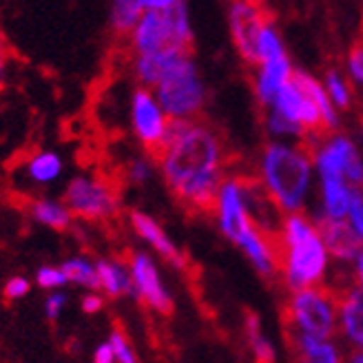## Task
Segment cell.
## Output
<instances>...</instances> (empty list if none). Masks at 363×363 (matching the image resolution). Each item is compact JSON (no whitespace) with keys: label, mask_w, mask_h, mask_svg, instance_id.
I'll return each mask as SVG.
<instances>
[{"label":"cell","mask_w":363,"mask_h":363,"mask_svg":"<svg viewBox=\"0 0 363 363\" xmlns=\"http://www.w3.org/2000/svg\"><path fill=\"white\" fill-rule=\"evenodd\" d=\"M131 279H133V295L142 297L155 311L169 315L173 311V301L169 290L160 279L157 266L147 252H135L131 259Z\"/></svg>","instance_id":"cell-13"},{"label":"cell","mask_w":363,"mask_h":363,"mask_svg":"<svg viewBox=\"0 0 363 363\" xmlns=\"http://www.w3.org/2000/svg\"><path fill=\"white\" fill-rule=\"evenodd\" d=\"M270 21V13H266L262 7L244 3V0H233L228 7V25L233 45L238 49L244 62L257 67L259 65V53L257 43L262 27Z\"/></svg>","instance_id":"cell-9"},{"label":"cell","mask_w":363,"mask_h":363,"mask_svg":"<svg viewBox=\"0 0 363 363\" xmlns=\"http://www.w3.org/2000/svg\"><path fill=\"white\" fill-rule=\"evenodd\" d=\"M288 315L293 328L301 335L330 339L337 328V303L317 286L295 290L288 303Z\"/></svg>","instance_id":"cell-6"},{"label":"cell","mask_w":363,"mask_h":363,"mask_svg":"<svg viewBox=\"0 0 363 363\" xmlns=\"http://www.w3.org/2000/svg\"><path fill=\"white\" fill-rule=\"evenodd\" d=\"M244 3H250V5H257V7H262V5H264V0H244Z\"/></svg>","instance_id":"cell-44"},{"label":"cell","mask_w":363,"mask_h":363,"mask_svg":"<svg viewBox=\"0 0 363 363\" xmlns=\"http://www.w3.org/2000/svg\"><path fill=\"white\" fill-rule=\"evenodd\" d=\"M317 228L325 248H328V255H333L339 262H354L357 255L363 250V242L359 240V235L352 230V226L346 220L319 217Z\"/></svg>","instance_id":"cell-14"},{"label":"cell","mask_w":363,"mask_h":363,"mask_svg":"<svg viewBox=\"0 0 363 363\" xmlns=\"http://www.w3.org/2000/svg\"><path fill=\"white\" fill-rule=\"evenodd\" d=\"M113 348H111V343H102V346L96 350L94 354V363H113Z\"/></svg>","instance_id":"cell-38"},{"label":"cell","mask_w":363,"mask_h":363,"mask_svg":"<svg viewBox=\"0 0 363 363\" xmlns=\"http://www.w3.org/2000/svg\"><path fill=\"white\" fill-rule=\"evenodd\" d=\"M290 78H293V65H290L286 53L279 58H270V60L259 62L257 74H255V96H257L259 104L270 106L275 102L281 86L286 82H290Z\"/></svg>","instance_id":"cell-15"},{"label":"cell","mask_w":363,"mask_h":363,"mask_svg":"<svg viewBox=\"0 0 363 363\" xmlns=\"http://www.w3.org/2000/svg\"><path fill=\"white\" fill-rule=\"evenodd\" d=\"M257 53H259V62L270 60V58H279V56H284V53H286L279 33L275 29V23H272V18L262 27L259 43H257Z\"/></svg>","instance_id":"cell-28"},{"label":"cell","mask_w":363,"mask_h":363,"mask_svg":"<svg viewBox=\"0 0 363 363\" xmlns=\"http://www.w3.org/2000/svg\"><path fill=\"white\" fill-rule=\"evenodd\" d=\"M186 51H153V53H140L133 56V74L140 82V86H149L153 89L160 78L164 76V71Z\"/></svg>","instance_id":"cell-19"},{"label":"cell","mask_w":363,"mask_h":363,"mask_svg":"<svg viewBox=\"0 0 363 363\" xmlns=\"http://www.w3.org/2000/svg\"><path fill=\"white\" fill-rule=\"evenodd\" d=\"M268 108H275V111H279L281 116L295 120L297 124L303 126L306 133H311L315 138H323V133H325V126H323L317 104L308 98V94L293 78L281 86L275 102H272Z\"/></svg>","instance_id":"cell-12"},{"label":"cell","mask_w":363,"mask_h":363,"mask_svg":"<svg viewBox=\"0 0 363 363\" xmlns=\"http://www.w3.org/2000/svg\"><path fill=\"white\" fill-rule=\"evenodd\" d=\"M102 308V297H98V295H86L84 299H82V311L84 313H98Z\"/></svg>","instance_id":"cell-39"},{"label":"cell","mask_w":363,"mask_h":363,"mask_svg":"<svg viewBox=\"0 0 363 363\" xmlns=\"http://www.w3.org/2000/svg\"><path fill=\"white\" fill-rule=\"evenodd\" d=\"M157 162L169 189L193 211H215V197L224 182V144L195 118L171 120Z\"/></svg>","instance_id":"cell-1"},{"label":"cell","mask_w":363,"mask_h":363,"mask_svg":"<svg viewBox=\"0 0 363 363\" xmlns=\"http://www.w3.org/2000/svg\"><path fill=\"white\" fill-rule=\"evenodd\" d=\"M171 118L164 113V108L157 102L153 89L140 86L131 98V124L133 133L142 142V147L157 155L167 138Z\"/></svg>","instance_id":"cell-8"},{"label":"cell","mask_w":363,"mask_h":363,"mask_svg":"<svg viewBox=\"0 0 363 363\" xmlns=\"http://www.w3.org/2000/svg\"><path fill=\"white\" fill-rule=\"evenodd\" d=\"M179 0H142V9L149 11V9H169L173 7Z\"/></svg>","instance_id":"cell-40"},{"label":"cell","mask_w":363,"mask_h":363,"mask_svg":"<svg viewBox=\"0 0 363 363\" xmlns=\"http://www.w3.org/2000/svg\"><path fill=\"white\" fill-rule=\"evenodd\" d=\"M126 175H129V182H133V184H147V182L151 179V175H153V167H151V162L147 157H138L129 164Z\"/></svg>","instance_id":"cell-32"},{"label":"cell","mask_w":363,"mask_h":363,"mask_svg":"<svg viewBox=\"0 0 363 363\" xmlns=\"http://www.w3.org/2000/svg\"><path fill=\"white\" fill-rule=\"evenodd\" d=\"M5 67H7V40L5 33L0 31V82L5 78Z\"/></svg>","instance_id":"cell-41"},{"label":"cell","mask_w":363,"mask_h":363,"mask_svg":"<svg viewBox=\"0 0 363 363\" xmlns=\"http://www.w3.org/2000/svg\"><path fill=\"white\" fill-rule=\"evenodd\" d=\"M131 33L133 56L153 51H186L193 47V29L186 0H179L169 9H149L144 11Z\"/></svg>","instance_id":"cell-4"},{"label":"cell","mask_w":363,"mask_h":363,"mask_svg":"<svg viewBox=\"0 0 363 363\" xmlns=\"http://www.w3.org/2000/svg\"><path fill=\"white\" fill-rule=\"evenodd\" d=\"M279 270L293 290L317 286L328 270L325 248L317 224L301 213H288L279 230Z\"/></svg>","instance_id":"cell-2"},{"label":"cell","mask_w":363,"mask_h":363,"mask_svg":"<svg viewBox=\"0 0 363 363\" xmlns=\"http://www.w3.org/2000/svg\"><path fill=\"white\" fill-rule=\"evenodd\" d=\"M65 204L82 220H106L118 211V195L104 179L78 175L67 184Z\"/></svg>","instance_id":"cell-7"},{"label":"cell","mask_w":363,"mask_h":363,"mask_svg":"<svg viewBox=\"0 0 363 363\" xmlns=\"http://www.w3.org/2000/svg\"><path fill=\"white\" fill-rule=\"evenodd\" d=\"M262 184L284 213H299L311 191L313 151L303 144L270 142L259 162Z\"/></svg>","instance_id":"cell-3"},{"label":"cell","mask_w":363,"mask_h":363,"mask_svg":"<svg viewBox=\"0 0 363 363\" xmlns=\"http://www.w3.org/2000/svg\"><path fill=\"white\" fill-rule=\"evenodd\" d=\"M350 363H363V350H361V352H357V354L350 359Z\"/></svg>","instance_id":"cell-43"},{"label":"cell","mask_w":363,"mask_h":363,"mask_svg":"<svg viewBox=\"0 0 363 363\" xmlns=\"http://www.w3.org/2000/svg\"><path fill=\"white\" fill-rule=\"evenodd\" d=\"M35 281L43 288H58V286H65L67 284V277L62 268H53V266H43L38 270V275H35Z\"/></svg>","instance_id":"cell-34"},{"label":"cell","mask_w":363,"mask_h":363,"mask_svg":"<svg viewBox=\"0 0 363 363\" xmlns=\"http://www.w3.org/2000/svg\"><path fill=\"white\" fill-rule=\"evenodd\" d=\"M27 293H29V281H27L25 277H13V279H9L7 286H5V295H7V299H21V297H25Z\"/></svg>","instance_id":"cell-36"},{"label":"cell","mask_w":363,"mask_h":363,"mask_svg":"<svg viewBox=\"0 0 363 363\" xmlns=\"http://www.w3.org/2000/svg\"><path fill=\"white\" fill-rule=\"evenodd\" d=\"M311 151L319 175H341L352 186L363 184V162L348 138L333 135L323 140L319 147H311Z\"/></svg>","instance_id":"cell-10"},{"label":"cell","mask_w":363,"mask_h":363,"mask_svg":"<svg viewBox=\"0 0 363 363\" xmlns=\"http://www.w3.org/2000/svg\"><path fill=\"white\" fill-rule=\"evenodd\" d=\"M246 333H248L252 354H255V363H275V348H272V343L262 335L257 315L246 317Z\"/></svg>","instance_id":"cell-26"},{"label":"cell","mask_w":363,"mask_h":363,"mask_svg":"<svg viewBox=\"0 0 363 363\" xmlns=\"http://www.w3.org/2000/svg\"><path fill=\"white\" fill-rule=\"evenodd\" d=\"M293 80L306 91L308 98H311L317 108H319V113H321V120H323V126H325V131H333L339 126V118H337V106L333 104L330 96H328V91H325L323 84H319L313 76H308L303 74V71H293Z\"/></svg>","instance_id":"cell-20"},{"label":"cell","mask_w":363,"mask_h":363,"mask_svg":"<svg viewBox=\"0 0 363 363\" xmlns=\"http://www.w3.org/2000/svg\"><path fill=\"white\" fill-rule=\"evenodd\" d=\"M62 272L67 281H76L80 286H86L91 290L100 288V279H98V270H96V264H91L82 257H76V259H67L62 266Z\"/></svg>","instance_id":"cell-27"},{"label":"cell","mask_w":363,"mask_h":363,"mask_svg":"<svg viewBox=\"0 0 363 363\" xmlns=\"http://www.w3.org/2000/svg\"><path fill=\"white\" fill-rule=\"evenodd\" d=\"M266 126H268V131L277 138H306V129L301 124L281 116L279 111H275V108H268Z\"/></svg>","instance_id":"cell-29"},{"label":"cell","mask_w":363,"mask_h":363,"mask_svg":"<svg viewBox=\"0 0 363 363\" xmlns=\"http://www.w3.org/2000/svg\"><path fill=\"white\" fill-rule=\"evenodd\" d=\"M142 13H144L142 0H113V5H111V27L118 33H129Z\"/></svg>","instance_id":"cell-25"},{"label":"cell","mask_w":363,"mask_h":363,"mask_svg":"<svg viewBox=\"0 0 363 363\" xmlns=\"http://www.w3.org/2000/svg\"><path fill=\"white\" fill-rule=\"evenodd\" d=\"M215 213H217V222H220L222 233L230 242L238 244V240L252 226V220L244 202L240 177H224L215 197Z\"/></svg>","instance_id":"cell-11"},{"label":"cell","mask_w":363,"mask_h":363,"mask_svg":"<svg viewBox=\"0 0 363 363\" xmlns=\"http://www.w3.org/2000/svg\"><path fill=\"white\" fill-rule=\"evenodd\" d=\"M131 224L135 228V233L144 242H149L162 257L167 262L175 264V266H184V257H182V252L177 250V246L169 240V235L164 233L151 215L142 213V211H133L131 213Z\"/></svg>","instance_id":"cell-17"},{"label":"cell","mask_w":363,"mask_h":363,"mask_svg":"<svg viewBox=\"0 0 363 363\" xmlns=\"http://www.w3.org/2000/svg\"><path fill=\"white\" fill-rule=\"evenodd\" d=\"M111 348H113V357L120 361V363H138L133 350H131V343L126 341V337L122 333H113L111 335Z\"/></svg>","instance_id":"cell-33"},{"label":"cell","mask_w":363,"mask_h":363,"mask_svg":"<svg viewBox=\"0 0 363 363\" xmlns=\"http://www.w3.org/2000/svg\"><path fill=\"white\" fill-rule=\"evenodd\" d=\"M65 303H67V297H65V295H60V293L51 295V297L47 299V303H45L47 317H49V319H56V317H58V315L62 313Z\"/></svg>","instance_id":"cell-37"},{"label":"cell","mask_w":363,"mask_h":363,"mask_svg":"<svg viewBox=\"0 0 363 363\" xmlns=\"http://www.w3.org/2000/svg\"><path fill=\"white\" fill-rule=\"evenodd\" d=\"M348 224L352 230L359 235V240L363 242V191L352 186V197H350V208H348Z\"/></svg>","instance_id":"cell-31"},{"label":"cell","mask_w":363,"mask_h":363,"mask_svg":"<svg viewBox=\"0 0 363 363\" xmlns=\"http://www.w3.org/2000/svg\"><path fill=\"white\" fill-rule=\"evenodd\" d=\"M153 94L171 120H189L202 111L206 89L191 53H182L164 71V76L153 86Z\"/></svg>","instance_id":"cell-5"},{"label":"cell","mask_w":363,"mask_h":363,"mask_svg":"<svg viewBox=\"0 0 363 363\" xmlns=\"http://www.w3.org/2000/svg\"><path fill=\"white\" fill-rule=\"evenodd\" d=\"M337 323L346 339L363 350V293L359 288L346 290L337 301Z\"/></svg>","instance_id":"cell-16"},{"label":"cell","mask_w":363,"mask_h":363,"mask_svg":"<svg viewBox=\"0 0 363 363\" xmlns=\"http://www.w3.org/2000/svg\"><path fill=\"white\" fill-rule=\"evenodd\" d=\"M325 91H328V96L333 100V104L337 108H348L350 106V91H348V84L343 80L335 69H330L328 74H325Z\"/></svg>","instance_id":"cell-30"},{"label":"cell","mask_w":363,"mask_h":363,"mask_svg":"<svg viewBox=\"0 0 363 363\" xmlns=\"http://www.w3.org/2000/svg\"><path fill=\"white\" fill-rule=\"evenodd\" d=\"M27 175L35 184H49L62 175V157L53 151H40L27 162Z\"/></svg>","instance_id":"cell-23"},{"label":"cell","mask_w":363,"mask_h":363,"mask_svg":"<svg viewBox=\"0 0 363 363\" xmlns=\"http://www.w3.org/2000/svg\"><path fill=\"white\" fill-rule=\"evenodd\" d=\"M98 270V279H100V288L106 295L118 297L124 293H133V279H131V270H126V266H122L120 262H108L102 259L96 264Z\"/></svg>","instance_id":"cell-21"},{"label":"cell","mask_w":363,"mask_h":363,"mask_svg":"<svg viewBox=\"0 0 363 363\" xmlns=\"http://www.w3.org/2000/svg\"><path fill=\"white\" fill-rule=\"evenodd\" d=\"M348 71H350V78L359 84H363V40L357 43L350 49V56H348Z\"/></svg>","instance_id":"cell-35"},{"label":"cell","mask_w":363,"mask_h":363,"mask_svg":"<svg viewBox=\"0 0 363 363\" xmlns=\"http://www.w3.org/2000/svg\"><path fill=\"white\" fill-rule=\"evenodd\" d=\"M297 352L301 363H341V357L337 348L330 343V339L311 337L297 333Z\"/></svg>","instance_id":"cell-22"},{"label":"cell","mask_w":363,"mask_h":363,"mask_svg":"<svg viewBox=\"0 0 363 363\" xmlns=\"http://www.w3.org/2000/svg\"><path fill=\"white\" fill-rule=\"evenodd\" d=\"M354 272H357V281H359V290L363 293V250L357 255L354 259Z\"/></svg>","instance_id":"cell-42"},{"label":"cell","mask_w":363,"mask_h":363,"mask_svg":"<svg viewBox=\"0 0 363 363\" xmlns=\"http://www.w3.org/2000/svg\"><path fill=\"white\" fill-rule=\"evenodd\" d=\"M321 177V202L323 215L328 220H346L352 197V184L341 175H319Z\"/></svg>","instance_id":"cell-18"},{"label":"cell","mask_w":363,"mask_h":363,"mask_svg":"<svg viewBox=\"0 0 363 363\" xmlns=\"http://www.w3.org/2000/svg\"><path fill=\"white\" fill-rule=\"evenodd\" d=\"M31 217L35 222H40L49 228H56V230H65L71 224V211L67 208V204L51 202V199H38V202H33Z\"/></svg>","instance_id":"cell-24"}]
</instances>
